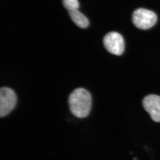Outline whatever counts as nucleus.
I'll use <instances>...</instances> for the list:
<instances>
[{
  "instance_id": "1",
  "label": "nucleus",
  "mask_w": 160,
  "mask_h": 160,
  "mask_svg": "<svg viewBox=\"0 0 160 160\" xmlns=\"http://www.w3.org/2000/svg\"><path fill=\"white\" fill-rule=\"evenodd\" d=\"M68 105L72 115L79 118H85L90 112L92 97L88 91L79 88L74 90L68 98Z\"/></svg>"
},
{
  "instance_id": "2",
  "label": "nucleus",
  "mask_w": 160,
  "mask_h": 160,
  "mask_svg": "<svg viewBox=\"0 0 160 160\" xmlns=\"http://www.w3.org/2000/svg\"><path fill=\"white\" fill-rule=\"evenodd\" d=\"M157 21V16L152 11L138 8L133 12L132 21L136 27L147 30L152 27Z\"/></svg>"
},
{
  "instance_id": "3",
  "label": "nucleus",
  "mask_w": 160,
  "mask_h": 160,
  "mask_svg": "<svg viewBox=\"0 0 160 160\" xmlns=\"http://www.w3.org/2000/svg\"><path fill=\"white\" fill-rule=\"evenodd\" d=\"M16 94L13 90L3 87L0 90V117H4L12 111L17 104Z\"/></svg>"
},
{
  "instance_id": "4",
  "label": "nucleus",
  "mask_w": 160,
  "mask_h": 160,
  "mask_svg": "<svg viewBox=\"0 0 160 160\" xmlns=\"http://www.w3.org/2000/svg\"><path fill=\"white\" fill-rule=\"evenodd\" d=\"M105 47L112 54L120 56L124 50V41L122 36L116 32H109L103 40Z\"/></svg>"
},
{
  "instance_id": "5",
  "label": "nucleus",
  "mask_w": 160,
  "mask_h": 160,
  "mask_svg": "<svg viewBox=\"0 0 160 160\" xmlns=\"http://www.w3.org/2000/svg\"><path fill=\"white\" fill-rule=\"evenodd\" d=\"M142 106L153 121L160 122V97L156 94L147 95L142 100Z\"/></svg>"
},
{
  "instance_id": "6",
  "label": "nucleus",
  "mask_w": 160,
  "mask_h": 160,
  "mask_svg": "<svg viewBox=\"0 0 160 160\" xmlns=\"http://www.w3.org/2000/svg\"><path fill=\"white\" fill-rule=\"evenodd\" d=\"M70 17L72 21L78 27L81 28H86L89 24V20L78 10L69 12Z\"/></svg>"
},
{
  "instance_id": "7",
  "label": "nucleus",
  "mask_w": 160,
  "mask_h": 160,
  "mask_svg": "<svg viewBox=\"0 0 160 160\" xmlns=\"http://www.w3.org/2000/svg\"><path fill=\"white\" fill-rule=\"evenodd\" d=\"M63 4L69 12L78 10L79 3L78 0H63Z\"/></svg>"
}]
</instances>
